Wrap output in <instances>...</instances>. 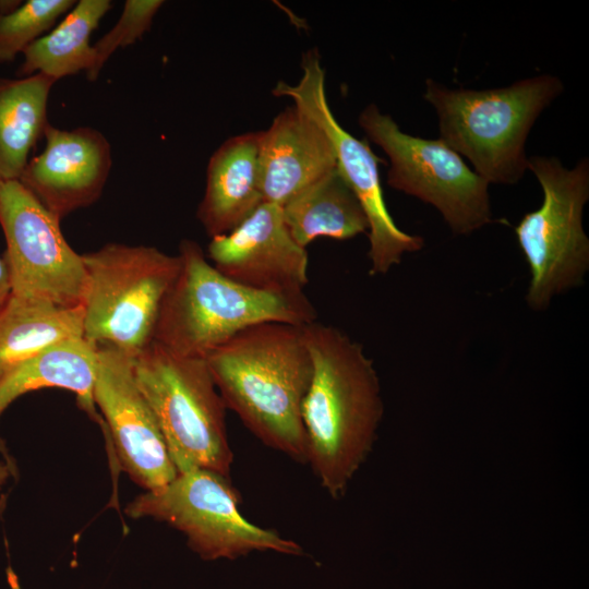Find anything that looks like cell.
I'll list each match as a JSON object with an SVG mask.
<instances>
[{
	"instance_id": "6da1fadb",
	"label": "cell",
	"mask_w": 589,
	"mask_h": 589,
	"mask_svg": "<svg viewBox=\"0 0 589 589\" xmlns=\"http://www.w3.org/2000/svg\"><path fill=\"white\" fill-rule=\"evenodd\" d=\"M302 330L313 363L301 411L306 464L338 498L375 442L384 412L380 378L363 346L341 329L314 321Z\"/></svg>"
},
{
	"instance_id": "7a4b0ae2",
	"label": "cell",
	"mask_w": 589,
	"mask_h": 589,
	"mask_svg": "<svg viewBox=\"0 0 589 589\" xmlns=\"http://www.w3.org/2000/svg\"><path fill=\"white\" fill-rule=\"evenodd\" d=\"M225 406L266 446L306 464L302 404L313 363L302 326L251 325L205 357Z\"/></svg>"
},
{
	"instance_id": "3957f363",
	"label": "cell",
	"mask_w": 589,
	"mask_h": 589,
	"mask_svg": "<svg viewBox=\"0 0 589 589\" xmlns=\"http://www.w3.org/2000/svg\"><path fill=\"white\" fill-rule=\"evenodd\" d=\"M180 269L157 320L153 342L181 357L202 358L244 328L265 322L304 326L316 321L308 298L242 286L217 271L201 245L184 239Z\"/></svg>"
},
{
	"instance_id": "277c9868",
	"label": "cell",
	"mask_w": 589,
	"mask_h": 589,
	"mask_svg": "<svg viewBox=\"0 0 589 589\" xmlns=\"http://www.w3.org/2000/svg\"><path fill=\"white\" fill-rule=\"evenodd\" d=\"M562 81L539 74L492 89L448 88L428 79L423 97L438 117L441 140L469 159L489 184H514L528 169L525 145Z\"/></svg>"
},
{
	"instance_id": "5b68a950",
	"label": "cell",
	"mask_w": 589,
	"mask_h": 589,
	"mask_svg": "<svg viewBox=\"0 0 589 589\" xmlns=\"http://www.w3.org/2000/svg\"><path fill=\"white\" fill-rule=\"evenodd\" d=\"M133 370L178 473L207 469L228 477L233 454L227 408L205 359L177 356L152 342L133 359Z\"/></svg>"
},
{
	"instance_id": "8992f818",
	"label": "cell",
	"mask_w": 589,
	"mask_h": 589,
	"mask_svg": "<svg viewBox=\"0 0 589 589\" xmlns=\"http://www.w3.org/2000/svg\"><path fill=\"white\" fill-rule=\"evenodd\" d=\"M88 290L83 337L132 359L154 339L163 302L180 269L179 255L157 248L107 243L83 254Z\"/></svg>"
},
{
	"instance_id": "52a82bcc",
	"label": "cell",
	"mask_w": 589,
	"mask_h": 589,
	"mask_svg": "<svg viewBox=\"0 0 589 589\" xmlns=\"http://www.w3.org/2000/svg\"><path fill=\"white\" fill-rule=\"evenodd\" d=\"M528 169L539 181L543 201L515 227L529 265L527 304L544 311L555 296L581 286L589 271V239L582 225L589 200V161L565 168L555 157L532 156Z\"/></svg>"
},
{
	"instance_id": "ba28073f",
	"label": "cell",
	"mask_w": 589,
	"mask_h": 589,
	"mask_svg": "<svg viewBox=\"0 0 589 589\" xmlns=\"http://www.w3.org/2000/svg\"><path fill=\"white\" fill-rule=\"evenodd\" d=\"M228 479L207 469L181 472L166 485L136 496L125 513L178 529L191 550L206 561L235 560L262 551L302 554L297 542L244 518L239 509L240 495Z\"/></svg>"
},
{
	"instance_id": "9c48e42d",
	"label": "cell",
	"mask_w": 589,
	"mask_h": 589,
	"mask_svg": "<svg viewBox=\"0 0 589 589\" xmlns=\"http://www.w3.org/2000/svg\"><path fill=\"white\" fill-rule=\"evenodd\" d=\"M358 122L389 158L387 184L435 207L454 235H470L492 221L489 183L441 139L402 132L374 104Z\"/></svg>"
},
{
	"instance_id": "30bf717a",
	"label": "cell",
	"mask_w": 589,
	"mask_h": 589,
	"mask_svg": "<svg viewBox=\"0 0 589 589\" xmlns=\"http://www.w3.org/2000/svg\"><path fill=\"white\" fill-rule=\"evenodd\" d=\"M60 221L19 180L0 181L11 293L63 308L83 306L88 290L83 255L68 243Z\"/></svg>"
},
{
	"instance_id": "8fae6325",
	"label": "cell",
	"mask_w": 589,
	"mask_h": 589,
	"mask_svg": "<svg viewBox=\"0 0 589 589\" xmlns=\"http://www.w3.org/2000/svg\"><path fill=\"white\" fill-rule=\"evenodd\" d=\"M302 76L296 85L278 82L276 96H287L325 132L334 148L338 172L347 182L369 221L370 275H384L401 262L404 254L420 251L424 239L400 230L390 216L381 184V160L363 140L347 132L334 117L325 95V73L316 49L301 62Z\"/></svg>"
},
{
	"instance_id": "7c38bea8",
	"label": "cell",
	"mask_w": 589,
	"mask_h": 589,
	"mask_svg": "<svg viewBox=\"0 0 589 589\" xmlns=\"http://www.w3.org/2000/svg\"><path fill=\"white\" fill-rule=\"evenodd\" d=\"M93 398L118 462L134 482L148 491L177 477L158 422L137 386L132 358L98 348Z\"/></svg>"
},
{
	"instance_id": "4fadbf2b",
	"label": "cell",
	"mask_w": 589,
	"mask_h": 589,
	"mask_svg": "<svg viewBox=\"0 0 589 589\" xmlns=\"http://www.w3.org/2000/svg\"><path fill=\"white\" fill-rule=\"evenodd\" d=\"M207 254L217 271L242 286L306 298L308 252L291 237L277 204L261 203L230 232L211 238Z\"/></svg>"
},
{
	"instance_id": "5bb4252c",
	"label": "cell",
	"mask_w": 589,
	"mask_h": 589,
	"mask_svg": "<svg viewBox=\"0 0 589 589\" xmlns=\"http://www.w3.org/2000/svg\"><path fill=\"white\" fill-rule=\"evenodd\" d=\"M43 152L28 160L19 181L60 220L94 204L112 166L111 145L92 127L45 129Z\"/></svg>"
},
{
	"instance_id": "9a60e30c",
	"label": "cell",
	"mask_w": 589,
	"mask_h": 589,
	"mask_svg": "<svg viewBox=\"0 0 589 589\" xmlns=\"http://www.w3.org/2000/svg\"><path fill=\"white\" fill-rule=\"evenodd\" d=\"M325 132L296 106L260 132L259 175L263 202L283 206L336 168Z\"/></svg>"
},
{
	"instance_id": "2e32d148",
	"label": "cell",
	"mask_w": 589,
	"mask_h": 589,
	"mask_svg": "<svg viewBox=\"0 0 589 589\" xmlns=\"http://www.w3.org/2000/svg\"><path fill=\"white\" fill-rule=\"evenodd\" d=\"M260 132L229 137L211 156L196 217L211 237L230 232L263 203Z\"/></svg>"
},
{
	"instance_id": "e0dca14e",
	"label": "cell",
	"mask_w": 589,
	"mask_h": 589,
	"mask_svg": "<svg viewBox=\"0 0 589 589\" xmlns=\"http://www.w3.org/2000/svg\"><path fill=\"white\" fill-rule=\"evenodd\" d=\"M97 364L98 348L84 337L52 345L0 377V417L20 396L59 387L75 393L81 407L103 424L93 398Z\"/></svg>"
},
{
	"instance_id": "ac0fdd59",
	"label": "cell",
	"mask_w": 589,
	"mask_h": 589,
	"mask_svg": "<svg viewBox=\"0 0 589 589\" xmlns=\"http://www.w3.org/2000/svg\"><path fill=\"white\" fill-rule=\"evenodd\" d=\"M83 337V306L10 293L0 305V377L60 341Z\"/></svg>"
},
{
	"instance_id": "d6986e66",
	"label": "cell",
	"mask_w": 589,
	"mask_h": 589,
	"mask_svg": "<svg viewBox=\"0 0 589 589\" xmlns=\"http://www.w3.org/2000/svg\"><path fill=\"white\" fill-rule=\"evenodd\" d=\"M58 81L36 73L0 75V181L19 180L48 125V99Z\"/></svg>"
},
{
	"instance_id": "ffe728a7",
	"label": "cell",
	"mask_w": 589,
	"mask_h": 589,
	"mask_svg": "<svg viewBox=\"0 0 589 589\" xmlns=\"http://www.w3.org/2000/svg\"><path fill=\"white\" fill-rule=\"evenodd\" d=\"M281 211L291 237L303 248L318 237L347 240L369 231L365 213L337 167Z\"/></svg>"
},
{
	"instance_id": "44dd1931",
	"label": "cell",
	"mask_w": 589,
	"mask_h": 589,
	"mask_svg": "<svg viewBox=\"0 0 589 589\" xmlns=\"http://www.w3.org/2000/svg\"><path fill=\"white\" fill-rule=\"evenodd\" d=\"M112 8L110 0H80L48 34L28 46L17 74L41 73L59 81L86 72L93 62L91 36Z\"/></svg>"
},
{
	"instance_id": "7402d4cb",
	"label": "cell",
	"mask_w": 589,
	"mask_h": 589,
	"mask_svg": "<svg viewBox=\"0 0 589 589\" xmlns=\"http://www.w3.org/2000/svg\"><path fill=\"white\" fill-rule=\"evenodd\" d=\"M76 3L73 0H28L0 13V63L11 62L51 28Z\"/></svg>"
},
{
	"instance_id": "603a6c76",
	"label": "cell",
	"mask_w": 589,
	"mask_h": 589,
	"mask_svg": "<svg viewBox=\"0 0 589 589\" xmlns=\"http://www.w3.org/2000/svg\"><path fill=\"white\" fill-rule=\"evenodd\" d=\"M163 0H127L116 24L93 45V62L85 72L95 82L106 62L120 48L141 39L149 31Z\"/></svg>"
},
{
	"instance_id": "cb8c5ba5",
	"label": "cell",
	"mask_w": 589,
	"mask_h": 589,
	"mask_svg": "<svg viewBox=\"0 0 589 589\" xmlns=\"http://www.w3.org/2000/svg\"><path fill=\"white\" fill-rule=\"evenodd\" d=\"M11 293L10 274L4 257L0 256V305Z\"/></svg>"
},
{
	"instance_id": "d4e9b609",
	"label": "cell",
	"mask_w": 589,
	"mask_h": 589,
	"mask_svg": "<svg viewBox=\"0 0 589 589\" xmlns=\"http://www.w3.org/2000/svg\"><path fill=\"white\" fill-rule=\"evenodd\" d=\"M9 472H8V467L3 464H0V489L3 484V482L5 481L7 477H8Z\"/></svg>"
}]
</instances>
